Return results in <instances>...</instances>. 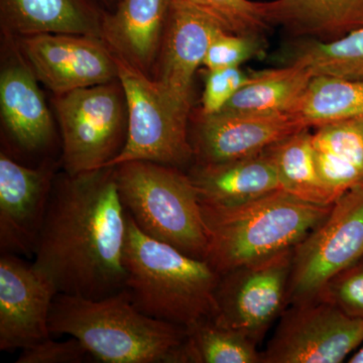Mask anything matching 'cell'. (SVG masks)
Here are the masks:
<instances>
[{"mask_svg":"<svg viewBox=\"0 0 363 363\" xmlns=\"http://www.w3.org/2000/svg\"><path fill=\"white\" fill-rule=\"evenodd\" d=\"M126 233L114 167L66 173L54 183L33 264L60 294L113 295L125 288Z\"/></svg>","mask_w":363,"mask_h":363,"instance_id":"1","label":"cell"},{"mask_svg":"<svg viewBox=\"0 0 363 363\" xmlns=\"http://www.w3.org/2000/svg\"><path fill=\"white\" fill-rule=\"evenodd\" d=\"M50 331L77 338L98 362L187 363V330L143 314L125 288L101 298L59 293Z\"/></svg>","mask_w":363,"mask_h":363,"instance_id":"2","label":"cell"},{"mask_svg":"<svg viewBox=\"0 0 363 363\" xmlns=\"http://www.w3.org/2000/svg\"><path fill=\"white\" fill-rule=\"evenodd\" d=\"M123 264L125 289L143 314L185 329L216 314L221 274L206 260L143 233L128 213Z\"/></svg>","mask_w":363,"mask_h":363,"instance_id":"3","label":"cell"},{"mask_svg":"<svg viewBox=\"0 0 363 363\" xmlns=\"http://www.w3.org/2000/svg\"><path fill=\"white\" fill-rule=\"evenodd\" d=\"M201 203L206 262L220 274L291 250L330 212L284 190L238 204Z\"/></svg>","mask_w":363,"mask_h":363,"instance_id":"4","label":"cell"},{"mask_svg":"<svg viewBox=\"0 0 363 363\" xmlns=\"http://www.w3.org/2000/svg\"><path fill=\"white\" fill-rule=\"evenodd\" d=\"M119 196L140 230L182 252L206 259L208 236L197 191L176 167L133 161L114 167Z\"/></svg>","mask_w":363,"mask_h":363,"instance_id":"5","label":"cell"},{"mask_svg":"<svg viewBox=\"0 0 363 363\" xmlns=\"http://www.w3.org/2000/svg\"><path fill=\"white\" fill-rule=\"evenodd\" d=\"M114 57L125 95L128 128L123 150L106 168L147 161L180 169L194 157L188 130L192 104L177 99L149 75Z\"/></svg>","mask_w":363,"mask_h":363,"instance_id":"6","label":"cell"},{"mask_svg":"<svg viewBox=\"0 0 363 363\" xmlns=\"http://www.w3.org/2000/svg\"><path fill=\"white\" fill-rule=\"evenodd\" d=\"M54 106L69 175L106 168L123 150L128 108L118 79L55 94Z\"/></svg>","mask_w":363,"mask_h":363,"instance_id":"7","label":"cell"},{"mask_svg":"<svg viewBox=\"0 0 363 363\" xmlns=\"http://www.w3.org/2000/svg\"><path fill=\"white\" fill-rule=\"evenodd\" d=\"M363 255V182L293 248L289 305L316 298L322 286Z\"/></svg>","mask_w":363,"mask_h":363,"instance_id":"8","label":"cell"},{"mask_svg":"<svg viewBox=\"0 0 363 363\" xmlns=\"http://www.w3.org/2000/svg\"><path fill=\"white\" fill-rule=\"evenodd\" d=\"M362 343V319L313 298L288 306L262 363H340Z\"/></svg>","mask_w":363,"mask_h":363,"instance_id":"9","label":"cell"},{"mask_svg":"<svg viewBox=\"0 0 363 363\" xmlns=\"http://www.w3.org/2000/svg\"><path fill=\"white\" fill-rule=\"evenodd\" d=\"M293 248L221 274L217 286V323L259 344L288 308Z\"/></svg>","mask_w":363,"mask_h":363,"instance_id":"10","label":"cell"},{"mask_svg":"<svg viewBox=\"0 0 363 363\" xmlns=\"http://www.w3.org/2000/svg\"><path fill=\"white\" fill-rule=\"evenodd\" d=\"M21 49L37 78L55 94L118 79L116 57L104 40L76 33L23 37Z\"/></svg>","mask_w":363,"mask_h":363,"instance_id":"11","label":"cell"},{"mask_svg":"<svg viewBox=\"0 0 363 363\" xmlns=\"http://www.w3.org/2000/svg\"><path fill=\"white\" fill-rule=\"evenodd\" d=\"M59 292L35 264L13 253L0 257V350L11 352L52 335L50 314Z\"/></svg>","mask_w":363,"mask_h":363,"instance_id":"12","label":"cell"},{"mask_svg":"<svg viewBox=\"0 0 363 363\" xmlns=\"http://www.w3.org/2000/svg\"><path fill=\"white\" fill-rule=\"evenodd\" d=\"M50 167L28 168L0 155V248L32 257L54 187Z\"/></svg>","mask_w":363,"mask_h":363,"instance_id":"13","label":"cell"},{"mask_svg":"<svg viewBox=\"0 0 363 363\" xmlns=\"http://www.w3.org/2000/svg\"><path fill=\"white\" fill-rule=\"evenodd\" d=\"M223 25L191 0H174L152 77L180 101L192 104L193 78Z\"/></svg>","mask_w":363,"mask_h":363,"instance_id":"14","label":"cell"},{"mask_svg":"<svg viewBox=\"0 0 363 363\" xmlns=\"http://www.w3.org/2000/svg\"><path fill=\"white\" fill-rule=\"evenodd\" d=\"M306 128H309L290 112L220 111L200 118L193 152L199 164L233 161L259 154Z\"/></svg>","mask_w":363,"mask_h":363,"instance_id":"15","label":"cell"},{"mask_svg":"<svg viewBox=\"0 0 363 363\" xmlns=\"http://www.w3.org/2000/svg\"><path fill=\"white\" fill-rule=\"evenodd\" d=\"M174 0H119L106 11L100 39L112 54L150 76Z\"/></svg>","mask_w":363,"mask_h":363,"instance_id":"16","label":"cell"},{"mask_svg":"<svg viewBox=\"0 0 363 363\" xmlns=\"http://www.w3.org/2000/svg\"><path fill=\"white\" fill-rule=\"evenodd\" d=\"M272 147L242 159L196 164L188 175L200 202L238 204L281 190Z\"/></svg>","mask_w":363,"mask_h":363,"instance_id":"17","label":"cell"},{"mask_svg":"<svg viewBox=\"0 0 363 363\" xmlns=\"http://www.w3.org/2000/svg\"><path fill=\"white\" fill-rule=\"evenodd\" d=\"M0 109L9 135L21 150L35 152L51 142L54 133L51 112L32 67L21 60L2 68Z\"/></svg>","mask_w":363,"mask_h":363,"instance_id":"18","label":"cell"},{"mask_svg":"<svg viewBox=\"0 0 363 363\" xmlns=\"http://www.w3.org/2000/svg\"><path fill=\"white\" fill-rule=\"evenodd\" d=\"M99 0H0L1 26L21 37L42 33H76L100 38Z\"/></svg>","mask_w":363,"mask_h":363,"instance_id":"19","label":"cell"},{"mask_svg":"<svg viewBox=\"0 0 363 363\" xmlns=\"http://www.w3.org/2000/svg\"><path fill=\"white\" fill-rule=\"evenodd\" d=\"M312 142L319 175L336 197L362 183L363 118L320 126Z\"/></svg>","mask_w":363,"mask_h":363,"instance_id":"20","label":"cell"},{"mask_svg":"<svg viewBox=\"0 0 363 363\" xmlns=\"http://www.w3.org/2000/svg\"><path fill=\"white\" fill-rule=\"evenodd\" d=\"M272 21L293 35L331 42L363 26V0H272Z\"/></svg>","mask_w":363,"mask_h":363,"instance_id":"21","label":"cell"},{"mask_svg":"<svg viewBox=\"0 0 363 363\" xmlns=\"http://www.w3.org/2000/svg\"><path fill=\"white\" fill-rule=\"evenodd\" d=\"M309 69L296 63L281 68L255 71L221 111L242 113L289 112L311 79Z\"/></svg>","mask_w":363,"mask_h":363,"instance_id":"22","label":"cell"},{"mask_svg":"<svg viewBox=\"0 0 363 363\" xmlns=\"http://www.w3.org/2000/svg\"><path fill=\"white\" fill-rule=\"evenodd\" d=\"M289 112L309 128L363 118V80L314 76Z\"/></svg>","mask_w":363,"mask_h":363,"instance_id":"23","label":"cell"},{"mask_svg":"<svg viewBox=\"0 0 363 363\" xmlns=\"http://www.w3.org/2000/svg\"><path fill=\"white\" fill-rule=\"evenodd\" d=\"M272 150L281 190L319 205H332L338 199L319 175L309 128L276 143Z\"/></svg>","mask_w":363,"mask_h":363,"instance_id":"24","label":"cell"},{"mask_svg":"<svg viewBox=\"0 0 363 363\" xmlns=\"http://www.w3.org/2000/svg\"><path fill=\"white\" fill-rule=\"evenodd\" d=\"M186 330L187 363H262L259 344L235 329L217 323L213 318Z\"/></svg>","mask_w":363,"mask_h":363,"instance_id":"25","label":"cell"},{"mask_svg":"<svg viewBox=\"0 0 363 363\" xmlns=\"http://www.w3.org/2000/svg\"><path fill=\"white\" fill-rule=\"evenodd\" d=\"M290 63L306 67L313 76L363 80V26L331 42L306 43Z\"/></svg>","mask_w":363,"mask_h":363,"instance_id":"26","label":"cell"},{"mask_svg":"<svg viewBox=\"0 0 363 363\" xmlns=\"http://www.w3.org/2000/svg\"><path fill=\"white\" fill-rule=\"evenodd\" d=\"M212 14L229 33L262 37L274 25L272 1L252 0H191Z\"/></svg>","mask_w":363,"mask_h":363,"instance_id":"27","label":"cell"},{"mask_svg":"<svg viewBox=\"0 0 363 363\" xmlns=\"http://www.w3.org/2000/svg\"><path fill=\"white\" fill-rule=\"evenodd\" d=\"M315 298L363 320V255L329 279Z\"/></svg>","mask_w":363,"mask_h":363,"instance_id":"28","label":"cell"},{"mask_svg":"<svg viewBox=\"0 0 363 363\" xmlns=\"http://www.w3.org/2000/svg\"><path fill=\"white\" fill-rule=\"evenodd\" d=\"M262 51V37L222 32L210 45L203 66L207 70L240 67Z\"/></svg>","mask_w":363,"mask_h":363,"instance_id":"29","label":"cell"},{"mask_svg":"<svg viewBox=\"0 0 363 363\" xmlns=\"http://www.w3.org/2000/svg\"><path fill=\"white\" fill-rule=\"evenodd\" d=\"M250 79L240 67L208 70L202 96V116L220 112Z\"/></svg>","mask_w":363,"mask_h":363,"instance_id":"30","label":"cell"},{"mask_svg":"<svg viewBox=\"0 0 363 363\" xmlns=\"http://www.w3.org/2000/svg\"><path fill=\"white\" fill-rule=\"evenodd\" d=\"M95 362L77 338L66 341L45 339L21 350L18 363H82Z\"/></svg>","mask_w":363,"mask_h":363,"instance_id":"31","label":"cell"},{"mask_svg":"<svg viewBox=\"0 0 363 363\" xmlns=\"http://www.w3.org/2000/svg\"><path fill=\"white\" fill-rule=\"evenodd\" d=\"M347 362L350 363H363V345L357 351V352L353 353L352 355H350V358H348Z\"/></svg>","mask_w":363,"mask_h":363,"instance_id":"32","label":"cell"},{"mask_svg":"<svg viewBox=\"0 0 363 363\" xmlns=\"http://www.w3.org/2000/svg\"><path fill=\"white\" fill-rule=\"evenodd\" d=\"M119 0H99L102 6L108 7L111 11L116 9V4H118Z\"/></svg>","mask_w":363,"mask_h":363,"instance_id":"33","label":"cell"}]
</instances>
